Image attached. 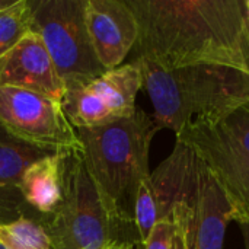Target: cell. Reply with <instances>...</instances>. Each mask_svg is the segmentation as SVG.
I'll list each match as a JSON object with an SVG mask.
<instances>
[{
	"label": "cell",
	"instance_id": "obj_1",
	"mask_svg": "<svg viewBox=\"0 0 249 249\" xmlns=\"http://www.w3.org/2000/svg\"><path fill=\"white\" fill-rule=\"evenodd\" d=\"M139 28L136 60L163 70L223 66L249 74V28L241 0H127Z\"/></svg>",
	"mask_w": 249,
	"mask_h": 249
},
{
	"label": "cell",
	"instance_id": "obj_2",
	"mask_svg": "<svg viewBox=\"0 0 249 249\" xmlns=\"http://www.w3.org/2000/svg\"><path fill=\"white\" fill-rule=\"evenodd\" d=\"M159 128L175 136L196 121L220 123L249 102V74L223 66H191L163 70L137 58Z\"/></svg>",
	"mask_w": 249,
	"mask_h": 249
},
{
	"label": "cell",
	"instance_id": "obj_3",
	"mask_svg": "<svg viewBox=\"0 0 249 249\" xmlns=\"http://www.w3.org/2000/svg\"><path fill=\"white\" fill-rule=\"evenodd\" d=\"M159 130L142 109L102 127L77 130L89 175L112 213L128 226L136 228V197L142 181L150 175L149 152Z\"/></svg>",
	"mask_w": 249,
	"mask_h": 249
},
{
	"label": "cell",
	"instance_id": "obj_4",
	"mask_svg": "<svg viewBox=\"0 0 249 249\" xmlns=\"http://www.w3.org/2000/svg\"><path fill=\"white\" fill-rule=\"evenodd\" d=\"M53 249H96L112 242L139 244L134 226L123 223L109 209L79 152L67 153L63 200L54 213L39 219Z\"/></svg>",
	"mask_w": 249,
	"mask_h": 249
},
{
	"label": "cell",
	"instance_id": "obj_5",
	"mask_svg": "<svg viewBox=\"0 0 249 249\" xmlns=\"http://www.w3.org/2000/svg\"><path fill=\"white\" fill-rule=\"evenodd\" d=\"M31 31L47 47L66 88L83 86L107 71L98 61L85 22V0H28Z\"/></svg>",
	"mask_w": 249,
	"mask_h": 249
},
{
	"label": "cell",
	"instance_id": "obj_6",
	"mask_svg": "<svg viewBox=\"0 0 249 249\" xmlns=\"http://www.w3.org/2000/svg\"><path fill=\"white\" fill-rule=\"evenodd\" d=\"M0 124L13 137L55 153L82 152L77 130L60 102L39 93L0 86Z\"/></svg>",
	"mask_w": 249,
	"mask_h": 249
},
{
	"label": "cell",
	"instance_id": "obj_7",
	"mask_svg": "<svg viewBox=\"0 0 249 249\" xmlns=\"http://www.w3.org/2000/svg\"><path fill=\"white\" fill-rule=\"evenodd\" d=\"M142 88V69L134 60L104 71L88 85L66 88L61 107L76 130L102 127L131 117Z\"/></svg>",
	"mask_w": 249,
	"mask_h": 249
},
{
	"label": "cell",
	"instance_id": "obj_8",
	"mask_svg": "<svg viewBox=\"0 0 249 249\" xmlns=\"http://www.w3.org/2000/svg\"><path fill=\"white\" fill-rule=\"evenodd\" d=\"M177 140L191 147L204 162L235 212V222L249 220V152L220 123L196 121Z\"/></svg>",
	"mask_w": 249,
	"mask_h": 249
},
{
	"label": "cell",
	"instance_id": "obj_9",
	"mask_svg": "<svg viewBox=\"0 0 249 249\" xmlns=\"http://www.w3.org/2000/svg\"><path fill=\"white\" fill-rule=\"evenodd\" d=\"M194 152L182 142L177 140L172 153L142 181L136 204L134 225L139 244H143L153 226L172 214L174 207L181 201Z\"/></svg>",
	"mask_w": 249,
	"mask_h": 249
},
{
	"label": "cell",
	"instance_id": "obj_10",
	"mask_svg": "<svg viewBox=\"0 0 249 249\" xmlns=\"http://www.w3.org/2000/svg\"><path fill=\"white\" fill-rule=\"evenodd\" d=\"M182 200L188 207L190 235L194 249H223L225 232L228 225L235 222V212L196 152Z\"/></svg>",
	"mask_w": 249,
	"mask_h": 249
},
{
	"label": "cell",
	"instance_id": "obj_11",
	"mask_svg": "<svg viewBox=\"0 0 249 249\" xmlns=\"http://www.w3.org/2000/svg\"><path fill=\"white\" fill-rule=\"evenodd\" d=\"M85 22L95 55L105 70L121 66L139 28L127 0H85Z\"/></svg>",
	"mask_w": 249,
	"mask_h": 249
},
{
	"label": "cell",
	"instance_id": "obj_12",
	"mask_svg": "<svg viewBox=\"0 0 249 249\" xmlns=\"http://www.w3.org/2000/svg\"><path fill=\"white\" fill-rule=\"evenodd\" d=\"M0 86L31 90L60 104L66 92L47 47L32 31L0 55Z\"/></svg>",
	"mask_w": 249,
	"mask_h": 249
},
{
	"label": "cell",
	"instance_id": "obj_13",
	"mask_svg": "<svg viewBox=\"0 0 249 249\" xmlns=\"http://www.w3.org/2000/svg\"><path fill=\"white\" fill-rule=\"evenodd\" d=\"M67 153L47 155L26 168L19 184L22 200L41 216H48L63 200V172Z\"/></svg>",
	"mask_w": 249,
	"mask_h": 249
},
{
	"label": "cell",
	"instance_id": "obj_14",
	"mask_svg": "<svg viewBox=\"0 0 249 249\" xmlns=\"http://www.w3.org/2000/svg\"><path fill=\"white\" fill-rule=\"evenodd\" d=\"M55 152H48L28 144L9 134L0 124V198L19 193L23 172L38 159Z\"/></svg>",
	"mask_w": 249,
	"mask_h": 249
},
{
	"label": "cell",
	"instance_id": "obj_15",
	"mask_svg": "<svg viewBox=\"0 0 249 249\" xmlns=\"http://www.w3.org/2000/svg\"><path fill=\"white\" fill-rule=\"evenodd\" d=\"M0 247L4 249H53L42 225L26 216L0 223Z\"/></svg>",
	"mask_w": 249,
	"mask_h": 249
},
{
	"label": "cell",
	"instance_id": "obj_16",
	"mask_svg": "<svg viewBox=\"0 0 249 249\" xmlns=\"http://www.w3.org/2000/svg\"><path fill=\"white\" fill-rule=\"evenodd\" d=\"M31 31V9L28 0H18L0 13V55L15 47Z\"/></svg>",
	"mask_w": 249,
	"mask_h": 249
},
{
	"label": "cell",
	"instance_id": "obj_17",
	"mask_svg": "<svg viewBox=\"0 0 249 249\" xmlns=\"http://www.w3.org/2000/svg\"><path fill=\"white\" fill-rule=\"evenodd\" d=\"M177 233V223L174 217L159 220L150 231L147 239L143 244H137L136 249H174Z\"/></svg>",
	"mask_w": 249,
	"mask_h": 249
},
{
	"label": "cell",
	"instance_id": "obj_18",
	"mask_svg": "<svg viewBox=\"0 0 249 249\" xmlns=\"http://www.w3.org/2000/svg\"><path fill=\"white\" fill-rule=\"evenodd\" d=\"M220 124L247 152H249V102L226 115Z\"/></svg>",
	"mask_w": 249,
	"mask_h": 249
},
{
	"label": "cell",
	"instance_id": "obj_19",
	"mask_svg": "<svg viewBox=\"0 0 249 249\" xmlns=\"http://www.w3.org/2000/svg\"><path fill=\"white\" fill-rule=\"evenodd\" d=\"M177 223V233L174 241V249H194L191 235H190V222H188V207L182 200L178 203L171 214Z\"/></svg>",
	"mask_w": 249,
	"mask_h": 249
},
{
	"label": "cell",
	"instance_id": "obj_20",
	"mask_svg": "<svg viewBox=\"0 0 249 249\" xmlns=\"http://www.w3.org/2000/svg\"><path fill=\"white\" fill-rule=\"evenodd\" d=\"M136 245L137 244H133V242H112V244H108L96 249H136Z\"/></svg>",
	"mask_w": 249,
	"mask_h": 249
},
{
	"label": "cell",
	"instance_id": "obj_21",
	"mask_svg": "<svg viewBox=\"0 0 249 249\" xmlns=\"http://www.w3.org/2000/svg\"><path fill=\"white\" fill-rule=\"evenodd\" d=\"M241 231H242V235H244V241H245V248L249 249V220L245 222H239L238 223Z\"/></svg>",
	"mask_w": 249,
	"mask_h": 249
},
{
	"label": "cell",
	"instance_id": "obj_22",
	"mask_svg": "<svg viewBox=\"0 0 249 249\" xmlns=\"http://www.w3.org/2000/svg\"><path fill=\"white\" fill-rule=\"evenodd\" d=\"M18 0H0V13H3L4 10H7L9 7H12Z\"/></svg>",
	"mask_w": 249,
	"mask_h": 249
},
{
	"label": "cell",
	"instance_id": "obj_23",
	"mask_svg": "<svg viewBox=\"0 0 249 249\" xmlns=\"http://www.w3.org/2000/svg\"><path fill=\"white\" fill-rule=\"evenodd\" d=\"M245 10H247V15H248V18H249V0L245 1Z\"/></svg>",
	"mask_w": 249,
	"mask_h": 249
},
{
	"label": "cell",
	"instance_id": "obj_24",
	"mask_svg": "<svg viewBox=\"0 0 249 249\" xmlns=\"http://www.w3.org/2000/svg\"><path fill=\"white\" fill-rule=\"evenodd\" d=\"M248 28H249V18H248Z\"/></svg>",
	"mask_w": 249,
	"mask_h": 249
},
{
	"label": "cell",
	"instance_id": "obj_25",
	"mask_svg": "<svg viewBox=\"0 0 249 249\" xmlns=\"http://www.w3.org/2000/svg\"><path fill=\"white\" fill-rule=\"evenodd\" d=\"M0 249H4V248H1V247H0Z\"/></svg>",
	"mask_w": 249,
	"mask_h": 249
}]
</instances>
